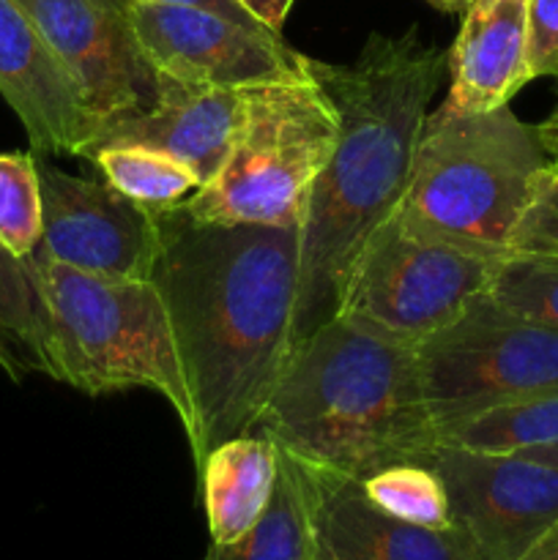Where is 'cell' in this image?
Instances as JSON below:
<instances>
[{"mask_svg": "<svg viewBox=\"0 0 558 560\" xmlns=\"http://www.w3.org/2000/svg\"><path fill=\"white\" fill-rule=\"evenodd\" d=\"M425 463L446 485L452 525L481 560H523L558 523V468L553 465L441 441Z\"/></svg>", "mask_w": 558, "mask_h": 560, "instance_id": "obj_9", "label": "cell"}, {"mask_svg": "<svg viewBox=\"0 0 558 560\" xmlns=\"http://www.w3.org/2000/svg\"><path fill=\"white\" fill-rule=\"evenodd\" d=\"M523 560H558V523L536 541L534 550H531Z\"/></svg>", "mask_w": 558, "mask_h": 560, "instance_id": "obj_30", "label": "cell"}, {"mask_svg": "<svg viewBox=\"0 0 558 560\" xmlns=\"http://www.w3.org/2000/svg\"><path fill=\"white\" fill-rule=\"evenodd\" d=\"M140 3H175V5H200V9H211L217 14L230 16L235 22H244V25H263L257 16H252L239 0H140ZM266 27V25H263Z\"/></svg>", "mask_w": 558, "mask_h": 560, "instance_id": "obj_27", "label": "cell"}, {"mask_svg": "<svg viewBox=\"0 0 558 560\" xmlns=\"http://www.w3.org/2000/svg\"><path fill=\"white\" fill-rule=\"evenodd\" d=\"M235 140L200 191L181 211L200 222L301 224L317 175L339 140V113L301 55V69L241 91Z\"/></svg>", "mask_w": 558, "mask_h": 560, "instance_id": "obj_6", "label": "cell"}, {"mask_svg": "<svg viewBox=\"0 0 558 560\" xmlns=\"http://www.w3.org/2000/svg\"><path fill=\"white\" fill-rule=\"evenodd\" d=\"M361 490L388 517L430 530L452 528L449 492L427 463H397L361 479Z\"/></svg>", "mask_w": 558, "mask_h": 560, "instance_id": "obj_22", "label": "cell"}, {"mask_svg": "<svg viewBox=\"0 0 558 560\" xmlns=\"http://www.w3.org/2000/svg\"><path fill=\"white\" fill-rule=\"evenodd\" d=\"M113 189L148 211H170L202 189L200 175L170 153L146 145H104L88 153Z\"/></svg>", "mask_w": 558, "mask_h": 560, "instance_id": "obj_21", "label": "cell"}, {"mask_svg": "<svg viewBox=\"0 0 558 560\" xmlns=\"http://www.w3.org/2000/svg\"><path fill=\"white\" fill-rule=\"evenodd\" d=\"M430 3L438 5L441 11H449V14H463L470 0H430Z\"/></svg>", "mask_w": 558, "mask_h": 560, "instance_id": "obj_31", "label": "cell"}, {"mask_svg": "<svg viewBox=\"0 0 558 560\" xmlns=\"http://www.w3.org/2000/svg\"><path fill=\"white\" fill-rule=\"evenodd\" d=\"M47 326L53 381L88 397L146 388L191 427L184 366L153 279H104L53 257H27Z\"/></svg>", "mask_w": 558, "mask_h": 560, "instance_id": "obj_4", "label": "cell"}, {"mask_svg": "<svg viewBox=\"0 0 558 560\" xmlns=\"http://www.w3.org/2000/svg\"><path fill=\"white\" fill-rule=\"evenodd\" d=\"M42 180L33 151L0 153V244L27 260L42 244Z\"/></svg>", "mask_w": 558, "mask_h": 560, "instance_id": "obj_23", "label": "cell"}, {"mask_svg": "<svg viewBox=\"0 0 558 560\" xmlns=\"http://www.w3.org/2000/svg\"><path fill=\"white\" fill-rule=\"evenodd\" d=\"M416 361L438 432L481 410L558 392V331L503 310L487 293L416 342Z\"/></svg>", "mask_w": 558, "mask_h": 560, "instance_id": "obj_8", "label": "cell"}, {"mask_svg": "<svg viewBox=\"0 0 558 560\" xmlns=\"http://www.w3.org/2000/svg\"><path fill=\"white\" fill-rule=\"evenodd\" d=\"M239 3L244 5L252 16H257L263 25L271 27V31H277V33H282V25H284V20H288L293 0H239Z\"/></svg>", "mask_w": 558, "mask_h": 560, "instance_id": "obj_28", "label": "cell"}, {"mask_svg": "<svg viewBox=\"0 0 558 560\" xmlns=\"http://www.w3.org/2000/svg\"><path fill=\"white\" fill-rule=\"evenodd\" d=\"M16 3L80 82L88 104L102 120V131L156 104L162 80L137 38L129 0Z\"/></svg>", "mask_w": 558, "mask_h": 560, "instance_id": "obj_12", "label": "cell"}, {"mask_svg": "<svg viewBox=\"0 0 558 560\" xmlns=\"http://www.w3.org/2000/svg\"><path fill=\"white\" fill-rule=\"evenodd\" d=\"M202 560H317L312 490L304 463L279 452L277 485L266 512L239 541L208 547Z\"/></svg>", "mask_w": 558, "mask_h": 560, "instance_id": "obj_18", "label": "cell"}, {"mask_svg": "<svg viewBox=\"0 0 558 560\" xmlns=\"http://www.w3.org/2000/svg\"><path fill=\"white\" fill-rule=\"evenodd\" d=\"M501 257L443 238L394 208L350 260L334 315L416 345L485 293Z\"/></svg>", "mask_w": 558, "mask_h": 560, "instance_id": "obj_7", "label": "cell"}, {"mask_svg": "<svg viewBox=\"0 0 558 560\" xmlns=\"http://www.w3.org/2000/svg\"><path fill=\"white\" fill-rule=\"evenodd\" d=\"M131 22L162 80L244 91L301 69V55L277 31L244 25L200 5L129 0Z\"/></svg>", "mask_w": 558, "mask_h": 560, "instance_id": "obj_10", "label": "cell"}, {"mask_svg": "<svg viewBox=\"0 0 558 560\" xmlns=\"http://www.w3.org/2000/svg\"><path fill=\"white\" fill-rule=\"evenodd\" d=\"M485 293L503 310L558 331V257L509 252Z\"/></svg>", "mask_w": 558, "mask_h": 560, "instance_id": "obj_24", "label": "cell"}, {"mask_svg": "<svg viewBox=\"0 0 558 560\" xmlns=\"http://www.w3.org/2000/svg\"><path fill=\"white\" fill-rule=\"evenodd\" d=\"M197 470L211 545H233L271 501L279 452L268 438L249 432L213 446Z\"/></svg>", "mask_w": 558, "mask_h": 560, "instance_id": "obj_17", "label": "cell"}, {"mask_svg": "<svg viewBox=\"0 0 558 560\" xmlns=\"http://www.w3.org/2000/svg\"><path fill=\"white\" fill-rule=\"evenodd\" d=\"M339 113V140L299 224L295 345L337 310L339 282L372 230L403 200L446 52L419 38L372 33L348 66L306 58Z\"/></svg>", "mask_w": 558, "mask_h": 560, "instance_id": "obj_2", "label": "cell"}, {"mask_svg": "<svg viewBox=\"0 0 558 560\" xmlns=\"http://www.w3.org/2000/svg\"><path fill=\"white\" fill-rule=\"evenodd\" d=\"M509 252L558 257V170H553L550 164L539 178L528 211L523 213L512 241H509L507 255Z\"/></svg>", "mask_w": 558, "mask_h": 560, "instance_id": "obj_25", "label": "cell"}, {"mask_svg": "<svg viewBox=\"0 0 558 560\" xmlns=\"http://www.w3.org/2000/svg\"><path fill=\"white\" fill-rule=\"evenodd\" d=\"M550 156L509 104L427 115L397 211L457 244L507 255Z\"/></svg>", "mask_w": 558, "mask_h": 560, "instance_id": "obj_5", "label": "cell"}, {"mask_svg": "<svg viewBox=\"0 0 558 560\" xmlns=\"http://www.w3.org/2000/svg\"><path fill=\"white\" fill-rule=\"evenodd\" d=\"M550 167H553V170H558V162H550Z\"/></svg>", "mask_w": 558, "mask_h": 560, "instance_id": "obj_32", "label": "cell"}, {"mask_svg": "<svg viewBox=\"0 0 558 560\" xmlns=\"http://www.w3.org/2000/svg\"><path fill=\"white\" fill-rule=\"evenodd\" d=\"M528 69L558 80V0H528Z\"/></svg>", "mask_w": 558, "mask_h": 560, "instance_id": "obj_26", "label": "cell"}, {"mask_svg": "<svg viewBox=\"0 0 558 560\" xmlns=\"http://www.w3.org/2000/svg\"><path fill=\"white\" fill-rule=\"evenodd\" d=\"M449 446L490 454H528L558 443V392L534 394L481 410L438 432Z\"/></svg>", "mask_w": 558, "mask_h": 560, "instance_id": "obj_20", "label": "cell"}, {"mask_svg": "<svg viewBox=\"0 0 558 560\" xmlns=\"http://www.w3.org/2000/svg\"><path fill=\"white\" fill-rule=\"evenodd\" d=\"M536 131H539L542 148H545V153L550 156V162H558V109L550 118L542 120V124L536 126Z\"/></svg>", "mask_w": 558, "mask_h": 560, "instance_id": "obj_29", "label": "cell"}, {"mask_svg": "<svg viewBox=\"0 0 558 560\" xmlns=\"http://www.w3.org/2000/svg\"><path fill=\"white\" fill-rule=\"evenodd\" d=\"M42 180V244L36 252L104 279H153L162 224L107 180L82 178L36 156Z\"/></svg>", "mask_w": 558, "mask_h": 560, "instance_id": "obj_11", "label": "cell"}, {"mask_svg": "<svg viewBox=\"0 0 558 560\" xmlns=\"http://www.w3.org/2000/svg\"><path fill=\"white\" fill-rule=\"evenodd\" d=\"M443 113H485L509 104L531 82L528 0H470L446 52Z\"/></svg>", "mask_w": 558, "mask_h": 560, "instance_id": "obj_15", "label": "cell"}, {"mask_svg": "<svg viewBox=\"0 0 558 560\" xmlns=\"http://www.w3.org/2000/svg\"><path fill=\"white\" fill-rule=\"evenodd\" d=\"M156 282L173 323L200 468L213 446L255 432L295 350L299 224L200 222L159 213Z\"/></svg>", "mask_w": 558, "mask_h": 560, "instance_id": "obj_1", "label": "cell"}, {"mask_svg": "<svg viewBox=\"0 0 558 560\" xmlns=\"http://www.w3.org/2000/svg\"><path fill=\"white\" fill-rule=\"evenodd\" d=\"M255 432L356 481L425 463L438 427L421 394L416 345L334 315L295 345Z\"/></svg>", "mask_w": 558, "mask_h": 560, "instance_id": "obj_3", "label": "cell"}, {"mask_svg": "<svg viewBox=\"0 0 558 560\" xmlns=\"http://www.w3.org/2000/svg\"><path fill=\"white\" fill-rule=\"evenodd\" d=\"M299 459V457H295ZM317 560H481L457 528L430 530L388 517L361 481L306 465Z\"/></svg>", "mask_w": 558, "mask_h": 560, "instance_id": "obj_14", "label": "cell"}, {"mask_svg": "<svg viewBox=\"0 0 558 560\" xmlns=\"http://www.w3.org/2000/svg\"><path fill=\"white\" fill-rule=\"evenodd\" d=\"M0 96L36 156H85L102 120L16 0H0Z\"/></svg>", "mask_w": 558, "mask_h": 560, "instance_id": "obj_13", "label": "cell"}, {"mask_svg": "<svg viewBox=\"0 0 558 560\" xmlns=\"http://www.w3.org/2000/svg\"><path fill=\"white\" fill-rule=\"evenodd\" d=\"M241 107H244L241 91L191 88L162 80L156 104L146 113L109 124L91 151L104 145H146L170 153L195 170L202 184H208L233 145L235 129L241 124Z\"/></svg>", "mask_w": 558, "mask_h": 560, "instance_id": "obj_16", "label": "cell"}, {"mask_svg": "<svg viewBox=\"0 0 558 560\" xmlns=\"http://www.w3.org/2000/svg\"><path fill=\"white\" fill-rule=\"evenodd\" d=\"M0 372L14 383L53 377L47 326L31 268L0 244Z\"/></svg>", "mask_w": 558, "mask_h": 560, "instance_id": "obj_19", "label": "cell"}]
</instances>
